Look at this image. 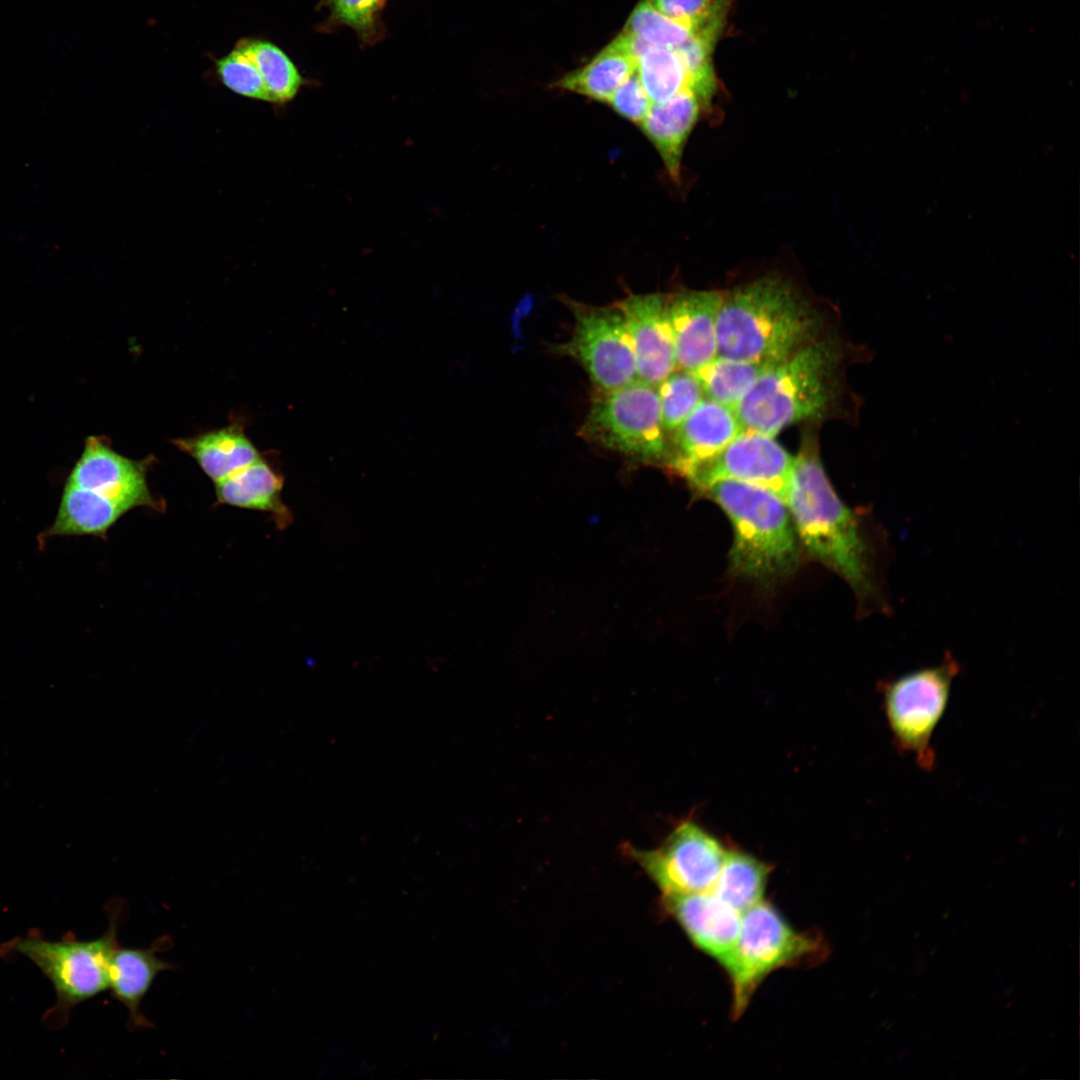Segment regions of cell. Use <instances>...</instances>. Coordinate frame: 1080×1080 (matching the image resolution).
Returning <instances> with one entry per match:
<instances>
[{"instance_id": "6da1fadb", "label": "cell", "mask_w": 1080, "mask_h": 1080, "mask_svg": "<svg viewBox=\"0 0 1080 1080\" xmlns=\"http://www.w3.org/2000/svg\"><path fill=\"white\" fill-rule=\"evenodd\" d=\"M807 552L841 576L864 612L892 611L885 569L888 536H870L859 515L838 497L822 466L816 441L807 437L794 457L784 500Z\"/></svg>"}, {"instance_id": "7a4b0ae2", "label": "cell", "mask_w": 1080, "mask_h": 1080, "mask_svg": "<svg viewBox=\"0 0 1080 1080\" xmlns=\"http://www.w3.org/2000/svg\"><path fill=\"white\" fill-rule=\"evenodd\" d=\"M821 319L791 283L764 277L723 292L717 356L777 363L818 338Z\"/></svg>"}, {"instance_id": "3957f363", "label": "cell", "mask_w": 1080, "mask_h": 1080, "mask_svg": "<svg viewBox=\"0 0 1080 1080\" xmlns=\"http://www.w3.org/2000/svg\"><path fill=\"white\" fill-rule=\"evenodd\" d=\"M840 350L815 339L775 363L735 408L743 430L774 437L799 421L824 415L840 392Z\"/></svg>"}, {"instance_id": "277c9868", "label": "cell", "mask_w": 1080, "mask_h": 1080, "mask_svg": "<svg viewBox=\"0 0 1080 1080\" xmlns=\"http://www.w3.org/2000/svg\"><path fill=\"white\" fill-rule=\"evenodd\" d=\"M705 491L729 517L734 541L729 568L736 576L770 584L790 576L799 562L796 531L785 502L763 487L719 480Z\"/></svg>"}, {"instance_id": "5b68a950", "label": "cell", "mask_w": 1080, "mask_h": 1080, "mask_svg": "<svg viewBox=\"0 0 1080 1080\" xmlns=\"http://www.w3.org/2000/svg\"><path fill=\"white\" fill-rule=\"evenodd\" d=\"M828 953L822 936L793 928L764 899L741 915L735 946L722 968L732 988V1016L738 1018L753 994L772 972L815 965Z\"/></svg>"}, {"instance_id": "8992f818", "label": "cell", "mask_w": 1080, "mask_h": 1080, "mask_svg": "<svg viewBox=\"0 0 1080 1080\" xmlns=\"http://www.w3.org/2000/svg\"><path fill=\"white\" fill-rule=\"evenodd\" d=\"M123 907L120 901L109 904V926L96 939L50 941L29 935L8 944L10 951L31 960L52 983L57 1001L45 1015L49 1025L65 1024L76 1005L109 989V966L119 945Z\"/></svg>"}, {"instance_id": "52a82bcc", "label": "cell", "mask_w": 1080, "mask_h": 1080, "mask_svg": "<svg viewBox=\"0 0 1080 1080\" xmlns=\"http://www.w3.org/2000/svg\"><path fill=\"white\" fill-rule=\"evenodd\" d=\"M578 435L638 462L664 464L668 455L657 389L640 380L597 391Z\"/></svg>"}, {"instance_id": "ba28073f", "label": "cell", "mask_w": 1080, "mask_h": 1080, "mask_svg": "<svg viewBox=\"0 0 1080 1080\" xmlns=\"http://www.w3.org/2000/svg\"><path fill=\"white\" fill-rule=\"evenodd\" d=\"M959 662L946 652L940 663L919 668L882 685L883 710L898 752L926 771L935 767L932 737L950 699Z\"/></svg>"}, {"instance_id": "9c48e42d", "label": "cell", "mask_w": 1080, "mask_h": 1080, "mask_svg": "<svg viewBox=\"0 0 1080 1080\" xmlns=\"http://www.w3.org/2000/svg\"><path fill=\"white\" fill-rule=\"evenodd\" d=\"M573 316L570 338L554 351L576 360L597 391L637 380L633 348L623 315L615 304L594 306L560 297Z\"/></svg>"}, {"instance_id": "30bf717a", "label": "cell", "mask_w": 1080, "mask_h": 1080, "mask_svg": "<svg viewBox=\"0 0 1080 1080\" xmlns=\"http://www.w3.org/2000/svg\"><path fill=\"white\" fill-rule=\"evenodd\" d=\"M728 849L692 820L678 823L654 849L624 846L625 854L641 867L662 896L711 891Z\"/></svg>"}, {"instance_id": "8fae6325", "label": "cell", "mask_w": 1080, "mask_h": 1080, "mask_svg": "<svg viewBox=\"0 0 1080 1080\" xmlns=\"http://www.w3.org/2000/svg\"><path fill=\"white\" fill-rule=\"evenodd\" d=\"M794 457L772 436L742 430L723 450L691 469L683 477L697 488L719 480H736L772 491L785 500Z\"/></svg>"}, {"instance_id": "7c38bea8", "label": "cell", "mask_w": 1080, "mask_h": 1080, "mask_svg": "<svg viewBox=\"0 0 1080 1080\" xmlns=\"http://www.w3.org/2000/svg\"><path fill=\"white\" fill-rule=\"evenodd\" d=\"M150 463L135 461L115 452L104 438L91 436L66 483L113 499L130 510L163 504L149 491L146 471Z\"/></svg>"}, {"instance_id": "4fadbf2b", "label": "cell", "mask_w": 1080, "mask_h": 1080, "mask_svg": "<svg viewBox=\"0 0 1080 1080\" xmlns=\"http://www.w3.org/2000/svg\"><path fill=\"white\" fill-rule=\"evenodd\" d=\"M615 305L629 334L637 380L656 387L677 368L665 294H630Z\"/></svg>"}, {"instance_id": "5bb4252c", "label": "cell", "mask_w": 1080, "mask_h": 1080, "mask_svg": "<svg viewBox=\"0 0 1080 1080\" xmlns=\"http://www.w3.org/2000/svg\"><path fill=\"white\" fill-rule=\"evenodd\" d=\"M723 292L681 291L665 294L676 364L695 372L717 356V317Z\"/></svg>"}, {"instance_id": "9a60e30c", "label": "cell", "mask_w": 1080, "mask_h": 1080, "mask_svg": "<svg viewBox=\"0 0 1080 1080\" xmlns=\"http://www.w3.org/2000/svg\"><path fill=\"white\" fill-rule=\"evenodd\" d=\"M662 905L697 949L725 964L739 934L741 912L712 891L662 896Z\"/></svg>"}, {"instance_id": "2e32d148", "label": "cell", "mask_w": 1080, "mask_h": 1080, "mask_svg": "<svg viewBox=\"0 0 1080 1080\" xmlns=\"http://www.w3.org/2000/svg\"><path fill=\"white\" fill-rule=\"evenodd\" d=\"M742 430L732 408L703 399L668 437V455L663 465L684 476L693 466L718 454Z\"/></svg>"}, {"instance_id": "e0dca14e", "label": "cell", "mask_w": 1080, "mask_h": 1080, "mask_svg": "<svg viewBox=\"0 0 1080 1080\" xmlns=\"http://www.w3.org/2000/svg\"><path fill=\"white\" fill-rule=\"evenodd\" d=\"M172 944L170 937L158 938L148 948L118 947L109 966V989L128 1011L130 1030L152 1027L141 1012V1002L156 976L175 965L157 956V952Z\"/></svg>"}, {"instance_id": "ac0fdd59", "label": "cell", "mask_w": 1080, "mask_h": 1080, "mask_svg": "<svg viewBox=\"0 0 1080 1080\" xmlns=\"http://www.w3.org/2000/svg\"><path fill=\"white\" fill-rule=\"evenodd\" d=\"M702 108L697 95L691 90H684L665 102L652 104L639 124L659 153L667 173L677 184L681 179L684 147Z\"/></svg>"}, {"instance_id": "d6986e66", "label": "cell", "mask_w": 1080, "mask_h": 1080, "mask_svg": "<svg viewBox=\"0 0 1080 1080\" xmlns=\"http://www.w3.org/2000/svg\"><path fill=\"white\" fill-rule=\"evenodd\" d=\"M283 476L260 457L250 465L215 483L219 503L268 512L279 529L293 521L281 498Z\"/></svg>"}, {"instance_id": "ffe728a7", "label": "cell", "mask_w": 1080, "mask_h": 1080, "mask_svg": "<svg viewBox=\"0 0 1080 1080\" xmlns=\"http://www.w3.org/2000/svg\"><path fill=\"white\" fill-rule=\"evenodd\" d=\"M636 69L628 36L621 32L583 67L565 74L552 87L609 103L617 88Z\"/></svg>"}, {"instance_id": "44dd1931", "label": "cell", "mask_w": 1080, "mask_h": 1080, "mask_svg": "<svg viewBox=\"0 0 1080 1080\" xmlns=\"http://www.w3.org/2000/svg\"><path fill=\"white\" fill-rule=\"evenodd\" d=\"M173 442L180 450L193 457L215 483L261 457L240 424H230Z\"/></svg>"}, {"instance_id": "7402d4cb", "label": "cell", "mask_w": 1080, "mask_h": 1080, "mask_svg": "<svg viewBox=\"0 0 1080 1080\" xmlns=\"http://www.w3.org/2000/svg\"><path fill=\"white\" fill-rule=\"evenodd\" d=\"M129 510L113 499L66 483L46 536H104Z\"/></svg>"}, {"instance_id": "603a6c76", "label": "cell", "mask_w": 1080, "mask_h": 1080, "mask_svg": "<svg viewBox=\"0 0 1080 1080\" xmlns=\"http://www.w3.org/2000/svg\"><path fill=\"white\" fill-rule=\"evenodd\" d=\"M627 36L636 72L653 104L665 102L684 90L692 91L689 75L673 49Z\"/></svg>"}, {"instance_id": "cb8c5ba5", "label": "cell", "mask_w": 1080, "mask_h": 1080, "mask_svg": "<svg viewBox=\"0 0 1080 1080\" xmlns=\"http://www.w3.org/2000/svg\"><path fill=\"white\" fill-rule=\"evenodd\" d=\"M771 870L768 863L757 857L729 848L711 891L743 913L763 900Z\"/></svg>"}, {"instance_id": "d4e9b609", "label": "cell", "mask_w": 1080, "mask_h": 1080, "mask_svg": "<svg viewBox=\"0 0 1080 1080\" xmlns=\"http://www.w3.org/2000/svg\"><path fill=\"white\" fill-rule=\"evenodd\" d=\"M774 364L716 356L693 374L708 399L735 411L740 400L761 374Z\"/></svg>"}, {"instance_id": "484cf974", "label": "cell", "mask_w": 1080, "mask_h": 1080, "mask_svg": "<svg viewBox=\"0 0 1080 1080\" xmlns=\"http://www.w3.org/2000/svg\"><path fill=\"white\" fill-rule=\"evenodd\" d=\"M262 76L268 102L291 101L303 84V78L289 56L277 45L261 39L246 38Z\"/></svg>"}, {"instance_id": "4316f807", "label": "cell", "mask_w": 1080, "mask_h": 1080, "mask_svg": "<svg viewBox=\"0 0 1080 1080\" xmlns=\"http://www.w3.org/2000/svg\"><path fill=\"white\" fill-rule=\"evenodd\" d=\"M703 23L694 26L676 21L643 0L633 9L622 32L650 45L674 49L692 37Z\"/></svg>"}, {"instance_id": "83f0119b", "label": "cell", "mask_w": 1080, "mask_h": 1080, "mask_svg": "<svg viewBox=\"0 0 1080 1080\" xmlns=\"http://www.w3.org/2000/svg\"><path fill=\"white\" fill-rule=\"evenodd\" d=\"M662 424L668 437L704 399L699 381L693 373L673 371L656 386Z\"/></svg>"}, {"instance_id": "f1b7e54d", "label": "cell", "mask_w": 1080, "mask_h": 1080, "mask_svg": "<svg viewBox=\"0 0 1080 1080\" xmlns=\"http://www.w3.org/2000/svg\"><path fill=\"white\" fill-rule=\"evenodd\" d=\"M216 69L221 82L232 92L268 102L262 76L246 38L239 40L227 55L216 61Z\"/></svg>"}, {"instance_id": "f546056e", "label": "cell", "mask_w": 1080, "mask_h": 1080, "mask_svg": "<svg viewBox=\"0 0 1080 1080\" xmlns=\"http://www.w3.org/2000/svg\"><path fill=\"white\" fill-rule=\"evenodd\" d=\"M387 0H326L330 18L354 30L365 42L376 39L379 16Z\"/></svg>"}, {"instance_id": "4dcf8cb0", "label": "cell", "mask_w": 1080, "mask_h": 1080, "mask_svg": "<svg viewBox=\"0 0 1080 1080\" xmlns=\"http://www.w3.org/2000/svg\"><path fill=\"white\" fill-rule=\"evenodd\" d=\"M608 104L621 117L639 125L653 103L635 69L617 88Z\"/></svg>"}, {"instance_id": "1f68e13d", "label": "cell", "mask_w": 1080, "mask_h": 1080, "mask_svg": "<svg viewBox=\"0 0 1080 1080\" xmlns=\"http://www.w3.org/2000/svg\"><path fill=\"white\" fill-rule=\"evenodd\" d=\"M663 15L694 26H700L716 3L712 0H647Z\"/></svg>"}]
</instances>
